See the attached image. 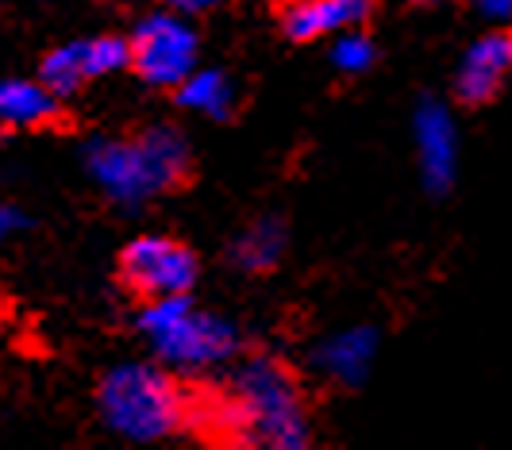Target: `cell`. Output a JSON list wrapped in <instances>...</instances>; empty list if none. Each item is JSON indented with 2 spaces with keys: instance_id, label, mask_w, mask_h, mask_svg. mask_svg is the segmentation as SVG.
I'll return each mask as SVG.
<instances>
[{
  "instance_id": "5b68a950",
  "label": "cell",
  "mask_w": 512,
  "mask_h": 450,
  "mask_svg": "<svg viewBox=\"0 0 512 450\" xmlns=\"http://www.w3.org/2000/svg\"><path fill=\"white\" fill-rule=\"evenodd\" d=\"M81 166H85V177L97 185V193L124 212H139L154 197H162V185L154 177V166L139 135L135 139H112V135L89 139L81 147Z\"/></svg>"
},
{
  "instance_id": "ba28073f",
  "label": "cell",
  "mask_w": 512,
  "mask_h": 450,
  "mask_svg": "<svg viewBox=\"0 0 512 450\" xmlns=\"http://www.w3.org/2000/svg\"><path fill=\"white\" fill-rule=\"evenodd\" d=\"M378 347H382L378 327H339V331H328L324 339H316V347L308 350V370L335 389H359L374 374Z\"/></svg>"
},
{
  "instance_id": "7c38bea8",
  "label": "cell",
  "mask_w": 512,
  "mask_h": 450,
  "mask_svg": "<svg viewBox=\"0 0 512 450\" xmlns=\"http://www.w3.org/2000/svg\"><path fill=\"white\" fill-rule=\"evenodd\" d=\"M285 247H289V227H285L282 216H258L247 227H239L231 235L228 250V266L235 274H270L278 262L285 258Z\"/></svg>"
},
{
  "instance_id": "e0dca14e",
  "label": "cell",
  "mask_w": 512,
  "mask_h": 450,
  "mask_svg": "<svg viewBox=\"0 0 512 450\" xmlns=\"http://www.w3.org/2000/svg\"><path fill=\"white\" fill-rule=\"evenodd\" d=\"M131 70V35H93L89 39V77L101 81V77L124 74Z\"/></svg>"
},
{
  "instance_id": "3957f363",
  "label": "cell",
  "mask_w": 512,
  "mask_h": 450,
  "mask_svg": "<svg viewBox=\"0 0 512 450\" xmlns=\"http://www.w3.org/2000/svg\"><path fill=\"white\" fill-rule=\"evenodd\" d=\"M135 331L147 339L158 362L178 374H208L239 358L243 335L228 316L197 308L193 293L147 297L135 312Z\"/></svg>"
},
{
  "instance_id": "7a4b0ae2",
  "label": "cell",
  "mask_w": 512,
  "mask_h": 450,
  "mask_svg": "<svg viewBox=\"0 0 512 450\" xmlns=\"http://www.w3.org/2000/svg\"><path fill=\"white\" fill-rule=\"evenodd\" d=\"M101 424L128 443H166L197 431V393L166 362H120L97 385Z\"/></svg>"
},
{
  "instance_id": "8fae6325",
  "label": "cell",
  "mask_w": 512,
  "mask_h": 450,
  "mask_svg": "<svg viewBox=\"0 0 512 450\" xmlns=\"http://www.w3.org/2000/svg\"><path fill=\"white\" fill-rule=\"evenodd\" d=\"M62 100L43 77H8L0 85V120L4 131H39L66 120Z\"/></svg>"
},
{
  "instance_id": "9a60e30c",
  "label": "cell",
  "mask_w": 512,
  "mask_h": 450,
  "mask_svg": "<svg viewBox=\"0 0 512 450\" xmlns=\"http://www.w3.org/2000/svg\"><path fill=\"white\" fill-rule=\"evenodd\" d=\"M39 77L51 85L58 97H74L81 85H89V39H66L43 54Z\"/></svg>"
},
{
  "instance_id": "ac0fdd59",
  "label": "cell",
  "mask_w": 512,
  "mask_h": 450,
  "mask_svg": "<svg viewBox=\"0 0 512 450\" xmlns=\"http://www.w3.org/2000/svg\"><path fill=\"white\" fill-rule=\"evenodd\" d=\"M470 12L489 27H512V0H466Z\"/></svg>"
},
{
  "instance_id": "d6986e66",
  "label": "cell",
  "mask_w": 512,
  "mask_h": 450,
  "mask_svg": "<svg viewBox=\"0 0 512 450\" xmlns=\"http://www.w3.org/2000/svg\"><path fill=\"white\" fill-rule=\"evenodd\" d=\"M27 227H31V216H27L20 204L8 200V204L0 208V235H4V239H16V235L27 231Z\"/></svg>"
},
{
  "instance_id": "52a82bcc",
  "label": "cell",
  "mask_w": 512,
  "mask_h": 450,
  "mask_svg": "<svg viewBox=\"0 0 512 450\" xmlns=\"http://www.w3.org/2000/svg\"><path fill=\"white\" fill-rule=\"evenodd\" d=\"M412 147L424 189L443 197L459 181V124L451 104L439 97H420L412 108Z\"/></svg>"
},
{
  "instance_id": "44dd1931",
  "label": "cell",
  "mask_w": 512,
  "mask_h": 450,
  "mask_svg": "<svg viewBox=\"0 0 512 450\" xmlns=\"http://www.w3.org/2000/svg\"><path fill=\"white\" fill-rule=\"evenodd\" d=\"M401 4H416V8H428V4H439V0H401Z\"/></svg>"
},
{
  "instance_id": "6da1fadb",
  "label": "cell",
  "mask_w": 512,
  "mask_h": 450,
  "mask_svg": "<svg viewBox=\"0 0 512 450\" xmlns=\"http://www.w3.org/2000/svg\"><path fill=\"white\" fill-rule=\"evenodd\" d=\"M197 431L251 450H305L312 443L301 381L285 358L266 350L235 358L216 393H197Z\"/></svg>"
},
{
  "instance_id": "277c9868",
  "label": "cell",
  "mask_w": 512,
  "mask_h": 450,
  "mask_svg": "<svg viewBox=\"0 0 512 450\" xmlns=\"http://www.w3.org/2000/svg\"><path fill=\"white\" fill-rule=\"evenodd\" d=\"M201 66V35L189 16L162 4L131 27V70L151 89H178Z\"/></svg>"
},
{
  "instance_id": "ffe728a7",
  "label": "cell",
  "mask_w": 512,
  "mask_h": 450,
  "mask_svg": "<svg viewBox=\"0 0 512 450\" xmlns=\"http://www.w3.org/2000/svg\"><path fill=\"white\" fill-rule=\"evenodd\" d=\"M162 4H170V8H178L185 16H201V12H212V8H224L231 0H162Z\"/></svg>"
},
{
  "instance_id": "30bf717a",
  "label": "cell",
  "mask_w": 512,
  "mask_h": 450,
  "mask_svg": "<svg viewBox=\"0 0 512 450\" xmlns=\"http://www.w3.org/2000/svg\"><path fill=\"white\" fill-rule=\"evenodd\" d=\"M370 12L374 0H285L278 24L293 43H316V39H335L347 27H362Z\"/></svg>"
},
{
  "instance_id": "4fadbf2b",
  "label": "cell",
  "mask_w": 512,
  "mask_h": 450,
  "mask_svg": "<svg viewBox=\"0 0 512 450\" xmlns=\"http://www.w3.org/2000/svg\"><path fill=\"white\" fill-rule=\"evenodd\" d=\"M174 100H178V108L197 112V116H205V120H231L239 89H235V81H231L228 70H220V66H197V70L174 89Z\"/></svg>"
},
{
  "instance_id": "2e32d148",
  "label": "cell",
  "mask_w": 512,
  "mask_h": 450,
  "mask_svg": "<svg viewBox=\"0 0 512 450\" xmlns=\"http://www.w3.org/2000/svg\"><path fill=\"white\" fill-rule=\"evenodd\" d=\"M328 58H332V66L339 70V74L359 77L378 62V43H374V35H370V31H362V27H347V31H339V35L332 39Z\"/></svg>"
},
{
  "instance_id": "8992f818",
  "label": "cell",
  "mask_w": 512,
  "mask_h": 450,
  "mask_svg": "<svg viewBox=\"0 0 512 450\" xmlns=\"http://www.w3.org/2000/svg\"><path fill=\"white\" fill-rule=\"evenodd\" d=\"M120 285L139 300L166 297V293H193L201 262L181 239L170 235H139L120 250Z\"/></svg>"
},
{
  "instance_id": "5bb4252c",
  "label": "cell",
  "mask_w": 512,
  "mask_h": 450,
  "mask_svg": "<svg viewBox=\"0 0 512 450\" xmlns=\"http://www.w3.org/2000/svg\"><path fill=\"white\" fill-rule=\"evenodd\" d=\"M139 139H143V147H147V158H151L154 177H158L162 193L181 189L189 170H193V150H189L185 131H178L174 124H154V127H143Z\"/></svg>"
},
{
  "instance_id": "9c48e42d",
  "label": "cell",
  "mask_w": 512,
  "mask_h": 450,
  "mask_svg": "<svg viewBox=\"0 0 512 450\" xmlns=\"http://www.w3.org/2000/svg\"><path fill=\"white\" fill-rule=\"evenodd\" d=\"M512 74V27H489L462 50L455 70V100L466 108H482L501 93Z\"/></svg>"
}]
</instances>
